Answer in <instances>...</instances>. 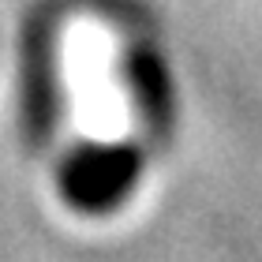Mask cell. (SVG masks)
I'll list each match as a JSON object with an SVG mask.
<instances>
[{"instance_id": "obj_1", "label": "cell", "mask_w": 262, "mask_h": 262, "mask_svg": "<svg viewBox=\"0 0 262 262\" xmlns=\"http://www.w3.org/2000/svg\"><path fill=\"white\" fill-rule=\"evenodd\" d=\"M142 154L131 142H82L68 154L60 184L82 210H113L139 184Z\"/></svg>"}]
</instances>
